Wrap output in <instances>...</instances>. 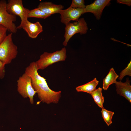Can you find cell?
Returning <instances> with one entry per match:
<instances>
[{"instance_id":"cell-1","label":"cell","mask_w":131,"mask_h":131,"mask_svg":"<svg viewBox=\"0 0 131 131\" xmlns=\"http://www.w3.org/2000/svg\"><path fill=\"white\" fill-rule=\"evenodd\" d=\"M38 70L35 62L33 61L25 68V73L31 78L32 87L40 101L48 104L58 103L61 97V91H56L51 89L46 79L39 74Z\"/></svg>"},{"instance_id":"cell-2","label":"cell","mask_w":131,"mask_h":131,"mask_svg":"<svg viewBox=\"0 0 131 131\" xmlns=\"http://www.w3.org/2000/svg\"><path fill=\"white\" fill-rule=\"evenodd\" d=\"M12 34L10 33L8 35L0 44V61L5 65L10 63L18 53L17 47L13 41Z\"/></svg>"},{"instance_id":"cell-3","label":"cell","mask_w":131,"mask_h":131,"mask_svg":"<svg viewBox=\"0 0 131 131\" xmlns=\"http://www.w3.org/2000/svg\"><path fill=\"white\" fill-rule=\"evenodd\" d=\"M66 58V50L64 47L52 53L44 52L35 62L38 70H43L55 63L65 61Z\"/></svg>"},{"instance_id":"cell-4","label":"cell","mask_w":131,"mask_h":131,"mask_svg":"<svg viewBox=\"0 0 131 131\" xmlns=\"http://www.w3.org/2000/svg\"><path fill=\"white\" fill-rule=\"evenodd\" d=\"M8 12L14 16H18L21 19L19 25L17 27V29L22 28L28 18V15L30 10L25 8L22 0H9L6 5Z\"/></svg>"},{"instance_id":"cell-5","label":"cell","mask_w":131,"mask_h":131,"mask_svg":"<svg viewBox=\"0 0 131 131\" xmlns=\"http://www.w3.org/2000/svg\"><path fill=\"white\" fill-rule=\"evenodd\" d=\"M17 91L24 98H28L30 103H34L33 97L36 92L33 88L31 77L25 73L17 81Z\"/></svg>"},{"instance_id":"cell-6","label":"cell","mask_w":131,"mask_h":131,"mask_svg":"<svg viewBox=\"0 0 131 131\" xmlns=\"http://www.w3.org/2000/svg\"><path fill=\"white\" fill-rule=\"evenodd\" d=\"M65 29V40L63 44L66 46L69 41L73 35L77 33H80L81 34H85L87 32L88 28L84 19L82 18L75 22H70L66 25Z\"/></svg>"},{"instance_id":"cell-7","label":"cell","mask_w":131,"mask_h":131,"mask_svg":"<svg viewBox=\"0 0 131 131\" xmlns=\"http://www.w3.org/2000/svg\"><path fill=\"white\" fill-rule=\"evenodd\" d=\"M7 3L5 0H0V24L11 33H15L17 29L14 22L16 20V16L8 12L6 8Z\"/></svg>"},{"instance_id":"cell-8","label":"cell","mask_w":131,"mask_h":131,"mask_svg":"<svg viewBox=\"0 0 131 131\" xmlns=\"http://www.w3.org/2000/svg\"><path fill=\"white\" fill-rule=\"evenodd\" d=\"M83 9L70 7L66 9L61 10L58 13L61 15V21L66 25L71 21H77L82 14H83Z\"/></svg>"},{"instance_id":"cell-9","label":"cell","mask_w":131,"mask_h":131,"mask_svg":"<svg viewBox=\"0 0 131 131\" xmlns=\"http://www.w3.org/2000/svg\"><path fill=\"white\" fill-rule=\"evenodd\" d=\"M110 0H96L91 4L85 6L83 14L87 12L93 14L97 20L100 19L102 11Z\"/></svg>"},{"instance_id":"cell-10","label":"cell","mask_w":131,"mask_h":131,"mask_svg":"<svg viewBox=\"0 0 131 131\" xmlns=\"http://www.w3.org/2000/svg\"><path fill=\"white\" fill-rule=\"evenodd\" d=\"M130 81L127 78L126 81L122 82L121 81L115 83L117 93L124 97L131 103V86Z\"/></svg>"},{"instance_id":"cell-11","label":"cell","mask_w":131,"mask_h":131,"mask_svg":"<svg viewBox=\"0 0 131 131\" xmlns=\"http://www.w3.org/2000/svg\"><path fill=\"white\" fill-rule=\"evenodd\" d=\"M22 28L29 37L33 39L36 38L43 31L42 26L39 22L37 21L33 23L28 20Z\"/></svg>"},{"instance_id":"cell-12","label":"cell","mask_w":131,"mask_h":131,"mask_svg":"<svg viewBox=\"0 0 131 131\" xmlns=\"http://www.w3.org/2000/svg\"><path fill=\"white\" fill-rule=\"evenodd\" d=\"M63 8L61 5H56L51 2L47 1L40 2L37 7L45 13L50 15L58 13Z\"/></svg>"},{"instance_id":"cell-13","label":"cell","mask_w":131,"mask_h":131,"mask_svg":"<svg viewBox=\"0 0 131 131\" xmlns=\"http://www.w3.org/2000/svg\"><path fill=\"white\" fill-rule=\"evenodd\" d=\"M119 76L115 72L113 68H111L106 77L104 79L102 88L105 90H107L110 85L115 83Z\"/></svg>"},{"instance_id":"cell-14","label":"cell","mask_w":131,"mask_h":131,"mask_svg":"<svg viewBox=\"0 0 131 131\" xmlns=\"http://www.w3.org/2000/svg\"><path fill=\"white\" fill-rule=\"evenodd\" d=\"M98 83V81L95 78L86 84L77 87L75 89L77 92H83L90 94L96 89V87Z\"/></svg>"},{"instance_id":"cell-15","label":"cell","mask_w":131,"mask_h":131,"mask_svg":"<svg viewBox=\"0 0 131 131\" xmlns=\"http://www.w3.org/2000/svg\"><path fill=\"white\" fill-rule=\"evenodd\" d=\"M102 88L99 87L90 94L95 102L102 109L104 108L103 104L104 102V97L102 95Z\"/></svg>"},{"instance_id":"cell-16","label":"cell","mask_w":131,"mask_h":131,"mask_svg":"<svg viewBox=\"0 0 131 131\" xmlns=\"http://www.w3.org/2000/svg\"><path fill=\"white\" fill-rule=\"evenodd\" d=\"M51 15L46 14L38 8H37L29 10L28 18L35 17L41 19H45Z\"/></svg>"},{"instance_id":"cell-17","label":"cell","mask_w":131,"mask_h":131,"mask_svg":"<svg viewBox=\"0 0 131 131\" xmlns=\"http://www.w3.org/2000/svg\"><path fill=\"white\" fill-rule=\"evenodd\" d=\"M102 109L101 112L103 118L107 126H109L112 123V120L114 113L104 108Z\"/></svg>"},{"instance_id":"cell-18","label":"cell","mask_w":131,"mask_h":131,"mask_svg":"<svg viewBox=\"0 0 131 131\" xmlns=\"http://www.w3.org/2000/svg\"><path fill=\"white\" fill-rule=\"evenodd\" d=\"M131 76V61L128 65L127 67L120 72L118 79L121 81L125 76Z\"/></svg>"},{"instance_id":"cell-19","label":"cell","mask_w":131,"mask_h":131,"mask_svg":"<svg viewBox=\"0 0 131 131\" xmlns=\"http://www.w3.org/2000/svg\"><path fill=\"white\" fill-rule=\"evenodd\" d=\"M84 0H73L70 6L71 8L84 9L85 7Z\"/></svg>"},{"instance_id":"cell-20","label":"cell","mask_w":131,"mask_h":131,"mask_svg":"<svg viewBox=\"0 0 131 131\" xmlns=\"http://www.w3.org/2000/svg\"><path fill=\"white\" fill-rule=\"evenodd\" d=\"M7 29L0 24V44L4 40L7 36Z\"/></svg>"},{"instance_id":"cell-21","label":"cell","mask_w":131,"mask_h":131,"mask_svg":"<svg viewBox=\"0 0 131 131\" xmlns=\"http://www.w3.org/2000/svg\"><path fill=\"white\" fill-rule=\"evenodd\" d=\"M5 64L0 61V79H2L4 77L5 74Z\"/></svg>"},{"instance_id":"cell-22","label":"cell","mask_w":131,"mask_h":131,"mask_svg":"<svg viewBox=\"0 0 131 131\" xmlns=\"http://www.w3.org/2000/svg\"><path fill=\"white\" fill-rule=\"evenodd\" d=\"M117 2L118 3L124 4L129 6L131 5V0H117Z\"/></svg>"}]
</instances>
